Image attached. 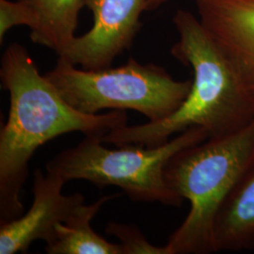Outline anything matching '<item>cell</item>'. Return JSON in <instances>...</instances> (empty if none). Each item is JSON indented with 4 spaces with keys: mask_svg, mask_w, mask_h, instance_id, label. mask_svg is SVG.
<instances>
[{
    "mask_svg": "<svg viewBox=\"0 0 254 254\" xmlns=\"http://www.w3.org/2000/svg\"><path fill=\"white\" fill-rule=\"evenodd\" d=\"M0 79L9 91L8 121L0 131V224L24 214L21 191L38 148L71 132L102 137L127 126L126 110L86 114L69 105L42 75L27 48L13 43L1 59Z\"/></svg>",
    "mask_w": 254,
    "mask_h": 254,
    "instance_id": "obj_1",
    "label": "cell"
},
{
    "mask_svg": "<svg viewBox=\"0 0 254 254\" xmlns=\"http://www.w3.org/2000/svg\"><path fill=\"white\" fill-rule=\"evenodd\" d=\"M173 24L179 40L172 47V55L193 72L188 97L163 120L113 129L102 137L104 143L155 147L192 127L204 129L209 137H218L237 132L254 121V101L199 17L180 9Z\"/></svg>",
    "mask_w": 254,
    "mask_h": 254,
    "instance_id": "obj_2",
    "label": "cell"
},
{
    "mask_svg": "<svg viewBox=\"0 0 254 254\" xmlns=\"http://www.w3.org/2000/svg\"><path fill=\"white\" fill-rule=\"evenodd\" d=\"M254 163V120L227 136L208 137L175 154L164 170L169 187L190 209L169 237V254L216 253L214 225L218 211Z\"/></svg>",
    "mask_w": 254,
    "mask_h": 254,
    "instance_id": "obj_3",
    "label": "cell"
},
{
    "mask_svg": "<svg viewBox=\"0 0 254 254\" xmlns=\"http://www.w3.org/2000/svg\"><path fill=\"white\" fill-rule=\"evenodd\" d=\"M208 137L204 129L192 127L162 145L126 144L111 150L103 145L102 136H85L48 161L46 172L60 175L66 183L85 180L100 190L118 187L135 201L180 207L185 200L167 184L165 167L177 153Z\"/></svg>",
    "mask_w": 254,
    "mask_h": 254,
    "instance_id": "obj_4",
    "label": "cell"
},
{
    "mask_svg": "<svg viewBox=\"0 0 254 254\" xmlns=\"http://www.w3.org/2000/svg\"><path fill=\"white\" fill-rule=\"evenodd\" d=\"M46 76L64 100L83 113L131 109L149 122L163 120L179 109L192 85V80L177 81L162 67L133 58L121 67L98 70L77 69L59 58Z\"/></svg>",
    "mask_w": 254,
    "mask_h": 254,
    "instance_id": "obj_5",
    "label": "cell"
},
{
    "mask_svg": "<svg viewBox=\"0 0 254 254\" xmlns=\"http://www.w3.org/2000/svg\"><path fill=\"white\" fill-rule=\"evenodd\" d=\"M91 10L93 25L75 37L63 58L86 70L110 67L113 61L129 49L140 27L146 0H84Z\"/></svg>",
    "mask_w": 254,
    "mask_h": 254,
    "instance_id": "obj_6",
    "label": "cell"
},
{
    "mask_svg": "<svg viewBox=\"0 0 254 254\" xmlns=\"http://www.w3.org/2000/svg\"><path fill=\"white\" fill-rule=\"evenodd\" d=\"M65 184L58 174L35 170L30 208L21 217L0 224V254L26 253L35 240H52L56 226L65 223L85 200L81 193L63 194Z\"/></svg>",
    "mask_w": 254,
    "mask_h": 254,
    "instance_id": "obj_7",
    "label": "cell"
},
{
    "mask_svg": "<svg viewBox=\"0 0 254 254\" xmlns=\"http://www.w3.org/2000/svg\"><path fill=\"white\" fill-rule=\"evenodd\" d=\"M199 19L254 101V0H196Z\"/></svg>",
    "mask_w": 254,
    "mask_h": 254,
    "instance_id": "obj_8",
    "label": "cell"
},
{
    "mask_svg": "<svg viewBox=\"0 0 254 254\" xmlns=\"http://www.w3.org/2000/svg\"><path fill=\"white\" fill-rule=\"evenodd\" d=\"M214 246L216 253L254 250V163L218 211Z\"/></svg>",
    "mask_w": 254,
    "mask_h": 254,
    "instance_id": "obj_9",
    "label": "cell"
},
{
    "mask_svg": "<svg viewBox=\"0 0 254 254\" xmlns=\"http://www.w3.org/2000/svg\"><path fill=\"white\" fill-rule=\"evenodd\" d=\"M30 17V39L63 58L75 38L84 0H21Z\"/></svg>",
    "mask_w": 254,
    "mask_h": 254,
    "instance_id": "obj_10",
    "label": "cell"
},
{
    "mask_svg": "<svg viewBox=\"0 0 254 254\" xmlns=\"http://www.w3.org/2000/svg\"><path fill=\"white\" fill-rule=\"evenodd\" d=\"M122 193L103 196L95 202L83 203L65 223H59L52 240L46 243L48 254H123L120 244L110 243L92 230L91 221L101 207Z\"/></svg>",
    "mask_w": 254,
    "mask_h": 254,
    "instance_id": "obj_11",
    "label": "cell"
},
{
    "mask_svg": "<svg viewBox=\"0 0 254 254\" xmlns=\"http://www.w3.org/2000/svg\"><path fill=\"white\" fill-rule=\"evenodd\" d=\"M106 232L118 238L123 254H169L166 246L151 244L135 225L111 221L108 223Z\"/></svg>",
    "mask_w": 254,
    "mask_h": 254,
    "instance_id": "obj_12",
    "label": "cell"
},
{
    "mask_svg": "<svg viewBox=\"0 0 254 254\" xmlns=\"http://www.w3.org/2000/svg\"><path fill=\"white\" fill-rule=\"evenodd\" d=\"M31 17L27 7L21 0H0V43L6 33L15 26L30 27Z\"/></svg>",
    "mask_w": 254,
    "mask_h": 254,
    "instance_id": "obj_13",
    "label": "cell"
},
{
    "mask_svg": "<svg viewBox=\"0 0 254 254\" xmlns=\"http://www.w3.org/2000/svg\"><path fill=\"white\" fill-rule=\"evenodd\" d=\"M169 0H146L145 11H151L154 9H158L164 3H166Z\"/></svg>",
    "mask_w": 254,
    "mask_h": 254,
    "instance_id": "obj_14",
    "label": "cell"
}]
</instances>
